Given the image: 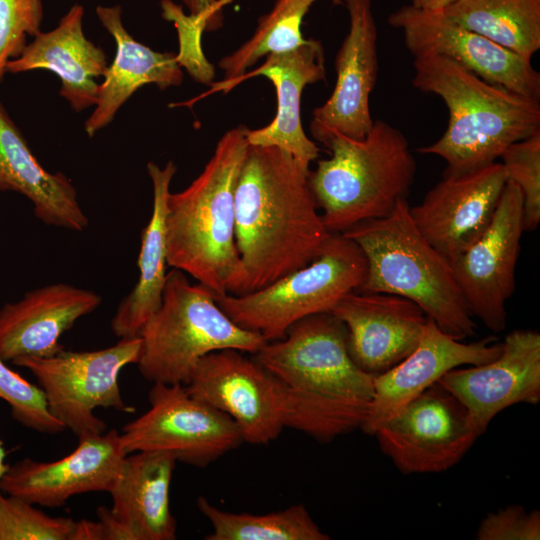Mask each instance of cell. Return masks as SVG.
Wrapping results in <instances>:
<instances>
[{"label": "cell", "instance_id": "6da1fadb", "mask_svg": "<svg viewBox=\"0 0 540 540\" xmlns=\"http://www.w3.org/2000/svg\"><path fill=\"white\" fill-rule=\"evenodd\" d=\"M305 168L275 146L249 145L235 187V244L242 294L307 266L330 233L311 193Z\"/></svg>", "mask_w": 540, "mask_h": 540}, {"label": "cell", "instance_id": "7a4b0ae2", "mask_svg": "<svg viewBox=\"0 0 540 540\" xmlns=\"http://www.w3.org/2000/svg\"><path fill=\"white\" fill-rule=\"evenodd\" d=\"M253 358L282 390L285 427L319 442L361 428L373 402L374 376L353 361L346 328L332 313L297 321Z\"/></svg>", "mask_w": 540, "mask_h": 540}, {"label": "cell", "instance_id": "3957f363", "mask_svg": "<svg viewBox=\"0 0 540 540\" xmlns=\"http://www.w3.org/2000/svg\"><path fill=\"white\" fill-rule=\"evenodd\" d=\"M248 128L225 132L199 176L169 193L167 263L215 295L242 293L244 274L235 244V187L249 143Z\"/></svg>", "mask_w": 540, "mask_h": 540}, {"label": "cell", "instance_id": "277c9868", "mask_svg": "<svg viewBox=\"0 0 540 540\" xmlns=\"http://www.w3.org/2000/svg\"><path fill=\"white\" fill-rule=\"evenodd\" d=\"M412 85L439 96L447 128L433 144L418 148L446 163L444 175H460L500 159L513 143L540 131V103L483 80L439 56L414 57Z\"/></svg>", "mask_w": 540, "mask_h": 540}, {"label": "cell", "instance_id": "5b68a950", "mask_svg": "<svg viewBox=\"0 0 540 540\" xmlns=\"http://www.w3.org/2000/svg\"><path fill=\"white\" fill-rule=\"evenodd\" d=\"M407 199L382 218L341 233L353 240L367 261L359 291L388 293L417 304L446 334L457 340L475 335L476 323L451 264L414 224Z\"/></svg>", "mask_w": 540, "mask_h": 540}, {"label": "cell", "instance_id": "8992f818", "mask_svg": "<svg viewBox=\"0 0 540 540\" xmlns=\"http://www.w3.org/2000/svg\"><path fill=\"white\" fill-rule=\"evenodd\" d=\"M322 144L331 156L310 170L308 184L330 233L385 217L399 200L407 199L417 166L398 128L374 120L361 140L331 133Z\"/></svg>", "mask_w": 540, "mask_h": 540}, {"label": "cell", "instance_id": "52a82bcc", "mask_svg": "<svg viewBox=\"0 0 540 540\" xmlns=\"http://www.w3.org/2000/svg\"><path fill=\"white\" fill-rule=\"evenodd\" d=\"M138 368L152 383L186 385L207 354L236 349L255 354L267 342L234 323L207 286L192 284L185 273H167L161 305L143 327Z\"/></svg>", "mask_w": 540, "mask_h": 540}, {"label": "cell", "instance_id": "ba28073f", "mask_svg": "<svg viewBox=\"0 0 540 540\" xmlns=\"http://www.w3.org/2000/svg\"><path fill=\"white\" fill-rule=\"evenodd\" d=\"M366 273L360 247L343 234L332 233L307 266L246 294L215 295V301L234 323L269 342L283 338L305 317L330 312L342 297L360 289Z\"/></svg>", "mask_w": 540, "mask_h": 540}, {"label": "cell", "instance_id": "9c48e42d", "mask_svg": "<svg viewBox=\"0 0 540 540\" xmlns=\"http://www.w3.org/2000/svg\"><path fill=\"white\" fill-rule=\"evenodd\" d=\"M141 350L138 336L121 338L104 349H62L50 357H21L12 362L33 373L50 413L80 439L106 431V423L94 413L97 408L134 411L121 395L119 375L127 365L138 363Z\"/></svg>", "mask_w": 540, "mask_h": 540}, {"label": "cell", "instance_id": "30bf717a", "mask_svg": "<svg viewBox=\"0 0 540 540\" xmlns=\"http://www.w3.org/2000/svg\"><path fill=\"white\" fill-rule=\"evenodd\" d=\"M150 408L122 428L126 454L158 451L176 461L206 467L243 443L236 423L193 397L182 384L153 383Z\"/></svg>", "mask_w": 540, "mask_h": 540}, {"label": "cell", "instance_id": "8fae6325", "mask_svg": "<svg viewBox=\"0 0 540 540\" xmlns=\"http://www.w3.org/2000/svg\"><path fill=\"white\" fill-rule=\"evenodd\" d=\"M404 474L440 473L455 466L478 436L463 404L436 382L373 434Z\"/></svg>", "mask_w": 540, "mask_h": 540}, {"label": "cell", "instance_id": "7c38bea8", "mask_svg": "<svg viewBox=\"0 0 540 540\" xmlns=\"http://www.w3.org/2000/svg\"><path fill=\"white\" fill-rule=\"evenodd\" d=\"M185 387L193 397L228 415L243 442L268 444L286 428L285 399L279 384L242 351L222 349L207 354Z\"/></svg>", "mask_w": 540, "mask_h": 540}, {"label": "cell", "instance_id": "4fadbf2b", "mask_svg": "<svg viewBox=\"0 0 540 540\" xmlns=\"http://www.w3.org/2000/svg\"><path fill=\"white\" fill-rule=\"evenodd\" d=\"M523 232L522 193L508 180L487 229L451 263L472 316L493 332L506 327Z\"/></svg>", "mask_w": 540, "mask_h": 540}, {"label": "cell", "instance_id": "5bb4252c", "mask_svg": "<svg viewBox=\"0 0 540 540\" xmlns=\"http://www.w3.org/2000/svg\"><path fill=\"white\" fill-rule=\"evenodd\" d=\"M388 23L402 32L405 47L414 57H443L487 82L540 99V73L531 61L457 24L442 11L408 4L392 12Z\"/></svg>", "mask_w": 540, "mask_h": 540}, {"label": "cell", "instance_id": "9a60e30c", "mask_svg": "<svg viewBox=\"0 0 540 540\" xmlns=\"http://www.w3.org/2000/svg\"><path fill=\"white\" fill-rule=\"evenodd\" d=\"M466 408L479 437L493 418L509 406L540 401V334L530 329L508 333L494 360L456 367L439 380Z\"/></svg>", "mask_w": 540, "mask_h": 540}, {"label": "cell", "instance_id": "2e32d148", "mask_svg": "<svg viewBox=\"0 0 540 540\" xmlns=\"http://www.w3.org/2000/svg\"><path fill=\"white\" fill-rule=\"evenodd\" d=\"M508 181L501 162L444 175L422 201L409 208L423 237L451 264L489 226Z\"/></svg>", "mask_w": 540, "mask_h": 540}, {"label": "cell", "instance_id": "e0dca14e", "mask_svg": "<svg viewBox=\"0 0 540 540\" xmlns=\"http://www.w3.org/2000/svg\"><path fill=\"white\" fill-rule=\"evenodd\" d=\"M349 30L335 57L337 79L330 97L313 111L310 130L322 141L331 133L361 140L374 120L370 95L378 78L377 26L370 0H343Z\"/></svg>", "mask_w": 540, "mask_h": 540}, {"label": "cell", "instance_id": "ac0fdd59", "mask_svg": "<svg viewBox=\"0 0 540 540\" xmlns=\"http://www.w3.org/2000/svg\"><path fill=\"white\" fill-rule=\"evenodd\" d=\"M126 455L120 433L112 429L78 439L77 447L59 460L24 458L9 465L0 480V490L34 505L63 506L75 495L109 492Z\"/></svg>", "mask_w": 540, "mask_h": 540}, {"label": "cell", "instance_id": "d6986e66", "mask_svg": "<svg viewBox=\"0 0 540 540\" xmlns=\"http://www.w3.org/2000/svg\"><path fill=\"white\" fill-rule=\"evenodd\" d=\"M330 313L346 328L353 361L374 377L414 350L428 320L424 311L406 298L357 290L342 297Z\"/></svg>", "mask_w": 540, "mask_h": 540}, {"label": "cell", "instance_id": "ffe728a7", "mask_svg": "<svg viewBox=\"0 0 540 540\" xmlns=\"http://www.w3.org/2000/svg\"><path fill=\"white\" fill-rule=\"evenodd\" d=\"M502 342L494 337L464 343L427 320L414 350L388 371L374 377V398L361 430L373 435L377 428L399 412L448 371L480 365L497 358Z\"/></svg>", "mask_w": 540, "mask_h": 540}, {"label": "cell", "instance_id": "44dd1931", "mask_svg": "<svg viewBox=\"0 0 540 540\" xmlns=\"http://www.w3.org/2000/svg\"><path fill=\"white\" fill-rule=\"evenodd\" d=\"M264 76L276 91L277 107L266 126L248 130L249 145L275 146L292 155L305 168L319 156V148L305 134L301 122V97L307 85L325 80L324 49L319 40L306 39L300 46L282 53L269 54L261 66L245 72L228 83H211L209 93L224 91L251 77Z\"/></svg>", "mask_w": 540, "mask_h": 540}, {"label": "cell", "instance_id": "7402d4cb", "mask_svg": "<svg viewBox=\"0 0 540 540\" xmlns=\"http://www.w3.org/2000/svg\"><path fill=\"white\" fill-rule=\"evenodd\" d=\"M102 302L92 290L66 283L43 286L0 309V357H50L63 349L61 336Z\"/></svg>", "mask_w": 540, "mask_h": 540}, {"label": "cell", "instance_id": "603a6c76", "mask_svg": "<svg viewBox=\"0 0 540 540\" xmlns=\"http://www.w3.org/2000/svg\"><path fill=\"white\" fill-rule=\"evenodd\" d=\"M84 8L74 4L48 32H39L20 56L6 64V72L49 70L61 81L60 95L79 112L94 106L108 62L104 50L83 32Z\"/></svg>", "mask_w": 540, "mask_h": 540}, {"label": "cell", "instance_id": "cb8c5ba5", "mask_svg": "<svg viewBox=\"0 0 540 540\" xmlns=\"http://www.w3.org/2000/svg\"><path fill=\"white\" fill-rule=\"evenodd\" d=\"M96 14L116 43V54L99 85L94 110L85 121L92 137L111 123L120 107L142 86L155 84L160 89L179 86L183 72L173 52H158L136 41L125 29L121 7L97 6Z\"/></svg>", "mask_w": 540, "mask_h": 540}, {"label": "cell", "instance_id": "d4e9b609", "mask_svg": "<svg viewBox=\"0 0 540 540\" xmlns=\"http://www.w3.org/2000/svg\"><path fill=\"white\" fill-rule=\"evenodd\" d=\"M0 190L29 199L34 215L44 224L78 232L88 226V217L70 179L41 166L1 103Z\"/></svg>", "mask_w": 540, "mask_h": 540}, {"label": "cell", "instance_id": "484cf974", "mask_svg": "<svg viewBox=\"0 0 540 540\" xmlns=\"http://www.w3.org/2000/svg\"><path fill=\"white\" fill-rule=\"evenodd\" d=\"M175 458L166 452L127 454L110 489L112 513L134 533L136 540H174L177 525L169 491Z\"/></svg>", "mask_w": 540, "mask_h": 540}, {"label": "cell", "instance_id": "4316f807", "mask_svg": "<svg viewBox=\"0 0 540 540\" xmlns=\"http://www.w3.org/2000/svg\"><path fill=\"white\" fill-rule=\"evenodd\" d=\"M147 171L153 186L152 214L141 235L138 280L120 302L111 321V329L120 339L140 336L161 305L168 273L165 217L170 184L177 167L173 161H168L163 168L149 162Z\"/></svg>", "mask_w": 540, "mask_h": 540}, {"label": "cell", "instance_id": "83f0119b", "mask_svg": "<svg viewBox=\"0 0 540 540\" xmlns=\"http://www.w3.org/2000/svg\"><path fill=\"white\" fill-rule=\"evenodd\" d=\"M442 12L526 60L540 49V0H456Z\"/></svg>", "mask_w": 540, "mask_h": 540}, {"label": "cell", "instance_id": "f1b7e54d", "mask_svg": "<svg viewBox=\"0 0 540 540\" xmlns=\"http://www.w3.org/2000/svg\"><path fill=\"white\" fill-rule=\"evenodd\" d=\"M199 511L212 532L206 540H328L303 504L266 514L234 513L219 509L207 498H197Z\"/></svg>", "mask_w": 540, "mask_h": 540}, {"label": "cell", "instance_id": "f546056e", "mask_svg": "<svg viewBox=\"0 0 540 540\" xmlns=\"http://www.w3.org/2000/svg\"><path fill=\"white\" fill-rule=\"evenodd\" d=\"M318 0H276L272 9L258 19L252 36L231 54L221 58L219 68L228 83L246 72L262 57L290 51L305 42L301 28L305 15ZM343 4V0H331Z\"/></svg>", "mask_w": 540, "mask_h": 540}, {"label": "cell", "instance_id": "4dcf8cb0", "mask_svg": "<svg viewBox=\"0 0 540 540\" xmlns=\"http://www.w3.org/2000/svg\"><path fill=\"white\" fill-rule=\"evenodd\" d=\"M75 520L52 517L0 490V540H71Z\"/></svg>", "mask_w": 540, "mask_h": 540}, {"label": "cell", "instance_id": "1f68e13d", "mask_svg": "<svg viewBox=\"0 0 540 540\" xmlns=\"http://www.w3.org/2000/svg\"><path fill=\"white\" fill-rule=\"evenodd\" d=\"M500 159L522 193L524 231H533L540 223V131L511 144Z\"/></svg>", "mask_w": 540, "mask_h": 540}, {"label": "cell", "instance_id": "d6a6232c", "mask_svg": "<svg viewBox=\"0 0 540 540\" xmlns=\"http://www.w3.org/2000/svg\"><path fill=\"white\" fill-rule=\"evenodd\" d=\"M0 399L8 403L12 417L27 428L46 434L65 430L64 425L50 413L42 388L9 368L1 357Z\"/></svg>", "mask_w": 540, "mask_h": 540}, {"label": "cell", "instance_id": "836d02e7", "mask_svg": "<svg viewBox=\"0 0 540 540\" xmlns=\"http://www.w3.org/2000/svg\"><path fill=\"white\" fill-rule=\"evenodd\" d=\"M43 15L41 0H0V82L8 61L26 47L27 36L41 32Z\"/></svg>", "mask_w": 540, "mask_h": 540}, {"label": "cell", "instance_id": "e575fe53", "mask_svg": "<svg viewBox=\"0 0 540 540\" xmlns=\"http://www.w3.org/2000/svg\"><path fill=\"white\" fill-rule=\"evenodd\" d=\"M161 10L163 18L173 22L178 32V64L184 66L196 81L210 85L215 70L200 48L201 34L206 31L205 22L200 17L185 14L182 7L171 0H162Z\"/></svg>", "mask_w": 540, "mask_h": 540}, {"label": "cell", "instance_id": "d590c367", "mask_svg": "<svg viewBox=\"0 0 540 540\" xmlns=\"http://www.w3.org/2000/svg\"><path fill=\"white\" fill-rule=\"evenodd\" d=\"M476 539L539 540L540 512H528L522 505H509L487 513L479 524Z\"/></svg>", "mask_w": 540, "mask_h": 540}, {"label": "cell", "instance_id": "8d00e7d4", "mask_svg": "<svg viewBox=\"0 0 540 540\" xmlns=\"http://www.w3.org/2000/svg\"><path fill=\"white\" fill-rule=\"evenodd\" d=\"M190 15L200 17L206 25V31L220 28L223 22V2L219 0H181Z\"/></svg>", "mask_w": 540, "mask_h": 540}, {"label": "cell", "instance_id": "74e56055", "mask_svg": "<svg viewBox=\"0 0 540 540\" xmlns=\"http://www.w3.org/2000/svg\"><path fill=\"white\" fill-rule=\"evenodd\" d=\"M96 513L102 526L104 540H136L132 530L120 521L111 509L100 506Z\"/></svg>", "mask_w": 540, "mask_h": 540}, {"label": "cell", "instance_id": "f35d334b", "mask_svg": "<svg viewBox=\"0 0 540 540\" xmlns=\"http://www.w3.org/2000/svg\"><path fill=\"white\" fill-rule=\"evenodd\" d=\"M71 540H104L99 520L82 519L76 521Z\"/></svg>", "mask_w": 540, "mask_h": 540}, {"label": "cell", "instance_id": "ab89813d", "mask_svg": "<svg viewBox=\"0 0 540 540\" xmlns=\"http://www.w3.org/2000/svg\"><path fill=\"white\" fill-rule=\"evenodd\" d=\"M456 0H410L411 6L425 11H443Z\"/></svg>", "mask_w": 540, "mask_h": 540}, {"label": "cell", "instance_id": "60d3db41", "mask_svg": "<svg viewBox=\"0 0 540 540\" xmlns=\"http://www.w3.org/2000/svg\"><path fill=\"white\" fill-rule=\"evenodd\" d=\"M6 452L5 448L3 446L2 441L0 440V480L3 477V475L6 473L9 464L6 463Z\"/></svg>", "mask_w": 540, "mask_h": 540}]
</instances>
